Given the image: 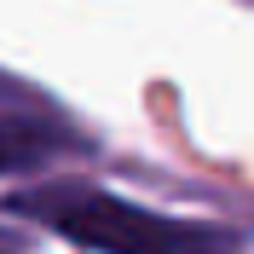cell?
I'll use <instances>...</instances> for the list:
<instances>
[{
	"label": "cell",
	"mask_w": 254,
	"mask_h": 254,
	"mask_svg": "<svg viewBox=\"0 0 254 254\" xmlns=\"http://www.w3.org/2000/svg\"><path fill=\"white\" fill-rule=\"evenodd\" d=\"M17 214L64 231L81 249L98 254H243L231 231L220 225H190V220H168V214H150V208H133L110 190L93 185H47V190H23L12 196Z\"/></svg>",
	"instance_id": "cell-1"
},
{
	"label": "cell",
	"mask_w": 254,
	"mask_h": 254,
	"mask_svg": "<svg viewBox=\"0 0 254 254\" xmlns=\"http://www.w3.org/2000/svg\"><path fill=\"white\" fill-rule=\"evenodd\" d=\"M41 156V139H35L29 127H17V122H0V174L6 168H23V162Z\"/></svg>",
	"instance_id": "cell-2"
},
{
	"label": "cell",
	"mask_w": 254,
	"mask_h": 254,
	"mask_svg": "<svg viewBox=\"0 0 254 254\" xmlns=\"http://www.w3.org/2000/svg\"><path fill=\"white\" fill-rule=\"evenodd\" d=\"M0 254H23V249H17V243L6 237V231H0Z\"/></svg>",
	"instance_id": "cell-3"
}]
</instances>
